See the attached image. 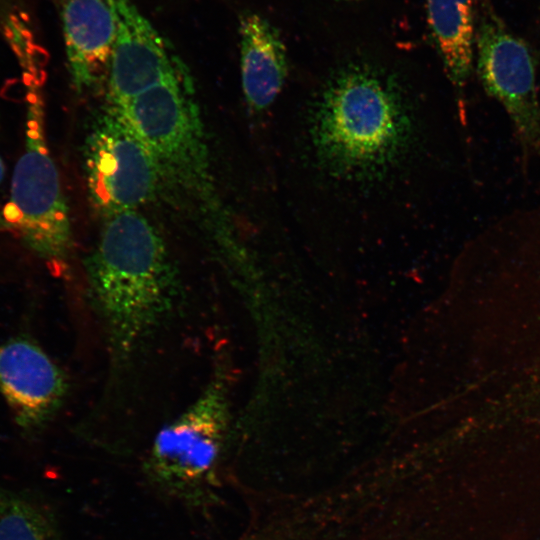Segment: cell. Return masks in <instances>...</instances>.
<instances>
[{
	"mask_svg": "<svg viewBox=\"0 0 540 540\" xmlns=\"http://www.w3.org/2000/svg\"><path fill=\"white\" fill-rule=\"evenodd\" d=\"M87 269L110 339L124 353L170 307L173 275L162 238L135 210L111 216Z\"/></svg>",
	"mask_w": 540,
	"mask_h": 540,
	"instance_id": "cell-1",
	"label": "cell"
},
{
	"mask_svg": "<svg viewBox=\"0 0 540 540\" xmlns=\"http://www.w3.org/2000/svg\"><path fill=\"white\" fill-rule=\"evenodd\" d=\"M412 131L397 87L359 66L341 71L326 85L311 124L318 158L346 174L377 172L395 163Z\"/></svg>",
	"mask_w": 540,
	"mask_h": 540,
	"instance_id": "cell-2",
	"label": "cell"
},
{
	"mask_svg": "<svg viewBox=\"0 0 540 540\" xmlns=\"http://www.w3.org/2000/svg\"><path fill=\"white\" fill-rule=\"evenodd\" d=\"M25 77L24 150L16 163L0 226L12 231L40 258L62 261L72 247L68 206L48 149L41 86L34 61L21 63Z\"/></svg>",
	"mask_w": 540,
	"mask_h": 540,
	"instance_id": "cell-3",
	"label": "cell"
},
{
	"mask_svg": "<svg viewBox=\"0 0 540 540\" xmlns=\"http://www.w3.org/2000/svg\"><path fill=\"white\" fill-rule=\"evenodd\" d=\"M227 425L223 383L203 394L155 438L145 469L160 488L189 503L212 499Z\"/></svg>",
	"mask_w": 540,
	"mask_h": 540,
	"instance_id": "cell-4",
	"label": "cell"
},
{
	"mask_svg": "<svg viewBox=\"0 0 540 540\" xmlns=\"http://www.w3.org/2000/svg\"><path fill=\"white\" fill-rule=\"evenodd\" d=\"M112 106L152 154L160 175L183 182L203 173L202 125L183 67L127 101Z\"/></svg>",
	"mask_w": 540,
	"mask_h": 540,
	"instance_id": "cell-5",
	"label": "cell"
},
{
	"mask_svg": "<svg viewBox=\"0 0 540 540\" xmlns=\"http://www.w3.org/2000/svg\"><path fill=\"white\" fill-rule=\"evenodd\" d=\"M475 43L481 84L507 113L523 160L540 158V100L530 48L484 3Z\"/></svg>",
	"mask_w": 540,
	"mask_h": 540,
	"instance_id": "cell-6",
	"label": "cell"
},
{
	"mask_svg": "<svg viewBox=\"0 0 540 540\" xmlns=\"http://www.w3.org/2000/svg\"><path fill=\"white\" fill-rule=\"evenodd\" d=\"M84 154L89 197L106 217L135 210L154 194L156 161L113 106L94 123Z\"/></svg>",
	"mask_w": 540,
	"mask_h": 540,
	"instance_id": "cell-7",
	"label": "cell"
},
{
	"mask_svg": "<svg viewBox=\"0 0 540 540\" xmlns=\"http://www.w3.org/2000/svg\"><path fill=\"white\" fill-rule=\"evenodd\" d=\"M66 392L64 373L35 340L21 334L0 343V393L22 433L44 428Z\"/></svg>",
	"mask_w": 540,
	"mask_h": 540,
	"instance_id": "cell-8",
	"label": "cell"
},
{
	"mask_svg": "<svg viewBox=\"0 0 540 540\" xmlns=\"http://www.w3.org/2000/svg\"><path fill=\"white\" fill-rule=\"evenodd\" d=\"M115 20L109 63L113 105L121 104L182 67L169 44L132 0H106Z\"/></svg>",
	"mask_w": 540,
	"mask_h": 540,
	"instance_id": "cell-9",
	"label": "cell"
},
{
	"mask_svg": "<svg viewBox=\"0 0 540 540\" xmlns=\"http://www.w3.org/2000/svg\"><path fill=\"white\" fill-rule=\"evenodd\" d=\"M61 20L68 70L81 92L108 71L115 20L106 0H66Z\"/></svg>",
	"mask_w": 540,
	"mask_h": 540,
	"instance_id": "cell-10",
	"label": "cell"
},
{
	"mask_svg": "<svg viewBox=\"0 0 540 540\" xmlns=\"http://www.w3.org/2000/svg\"><path fill=\"white\" fill-rule=\"evenodd\" d=\"M240 72L247 104L267 109L287 76V57L278 30L260 14L245 12L239 19Z\"/></svg>",
	"mask_w": 540,
	"mask_h": 540,
	"instance_id": "cell-11",
	"label": "cell"
},
{
	"mask_svg": "<svg viewBox=\"0 0 540 540\" xmlns=\"http://www.w3.org/2000/svg\"><path fill=\"white\" fill-rule=\"evenodd\" d=\"M430 31L455 90L462 124H466L465 87L471 75L476 31L472 0H427Z\"/></svg>",
	"mask_w": 540,
	"mask_h": 540,
	"instance_id": "cell-12",
	"label": "cell"
},
{
	"mask_svg": "<svg viewBox=\"0 0 540 540\" xmlns=\"http://www.w3.org/2000/svg\"><path fill=\"white\" fill-rule=\"evenodd\" d=\"M0 540H60L50 514L28 495L0 484Z\"/></svg>",
	"mask_w": 540,
	"mask_h": 540,
	"instance_id": "cell-13",
	"label": "cell"
}]
</instances>
